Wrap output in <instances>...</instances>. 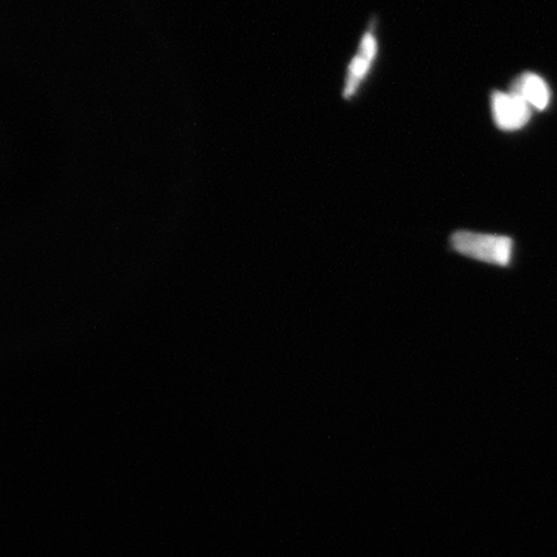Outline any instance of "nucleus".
<instances>
[{
  "label": "nucleus",
  "instance_id": "nucleus-1",
  "mask_svg": "<svg viewBox=\"0 0 557 557\" xmlns=\"http://www.w3.org/2000/svg\"><path fill=\"white\" fill-rule=\"evenodd\" d=\"M513 238L504 234L480 233L472 230H455L448 238L450 253L462 259L498 269L512 268L515 260Z\"/></svg>",
  "mask_w": 557,
  "mask_h": 557
},
{
  "label": "nucleus",
  "instance_id": "nucleus-2",
  "mask_svg": "<svg viewBox=\"0 0 557 557\" xmlns=\"http://www.w3.org/2000/svg\"><path fill=\"white\" fill-rule=\"evenodd\" d=\"M491 108L494 123L506 132L524 128L532 117L533 109L513 92H494Z\"/></svg>",
  "mask_w": 557,
  "mask_h": 557
},
{
  "label": "nucleus",
  "instance_id": "nucleus-3",
  "mask_svg": "<svg viewBox=\"0 0 557 557\" xmlns=\"http://www.w3.org/2000/svg\"><path fill=\"white\" fill-rule=\"evenodd\" d=\"M377 40H375L374 35L371 32H368L363 39H361L358 54L355 55L350 67H348L344 90L346 99H350V97L357 94L361 82L366 79V76L369 74V70L372 67L375 55H377Z\"/></svg>",
  "mask_w": 557,
  "mask_h": 557
},
{
  "label": "nucleus",
  "instance_id": "nucleus-4",
  "mask_svg": "<svg viewBox=\"0 0 557 557\" xmlns=\"http://www.w3.org/2000/svg\"><path fill=\"white\" fill-rule=\"evenodd\" d=\"M511 92L520 96L529 107L539 111L546 110L552 100V90L546 81L533 73L520 75L513 83Z\"/></svg>",
  "mask_w": 557,
  "mask_h": 557
}]
</instances>
